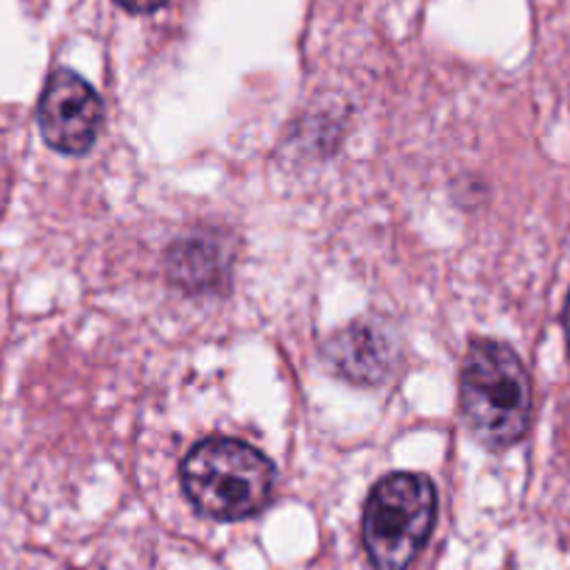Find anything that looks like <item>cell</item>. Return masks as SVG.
Here are the masks:
<instances>
[{
    "label": "cell",
    "mask_w": 570,
    "mask_h": 570,
    "mask_svg": "<svg viewBox=\"0 0 570 570\" xmlns=\"http://www.w3.org/2000/svg\"><path fill=\"white\" fill-rule=\"evenodd\" d=\"M562 325H564V342H568V353H570V294H568V303H564Z\"/></svg>",
    "instance_id": "obj_8"
},
{
    "label": "cell",
    "mask_w": 570,
    "mask_h": 570,
    "mask_svg": "<svg viewBox=\"0 0 570 570\" xmlns=\"http://www.w3.org/2000/svg\"><path fill=\"white\" fill-rule=\"evenodd\" d=\"M436 523V490L416 473H392L372 487L364 509V548L377 570H405Z\"/></svg>",
    "instance_id": "obj_3"
},
{
    "label": "cell",
    "mask_w": 570,
    "mask_h": 570,
    "mask_svg": "<svg viewBox=\"0 0 570 570\" xmlns=\"http://www.w3.org/2000/svg\"><path fill=\"white\" fill-rule=\"evenodd\" d=\"M42 140L62 155H85L92 149L104 124L98 92L68 68L53 70L37 109Z\"/></svg>",
    "instance_id": "obj_4"
},
{
    "label": "cell",
    "mask_w": 570,
    "mask_h": 570,
    "mask_svg": "<svg viewBox=\"0 0 570 570\" xmlns=\"http://www.w3.org/2000/svg\"><path fill=\"white\" fill-rule=\"evenodd\" d=\"M459 405L481 445L501 451L529 434L531 377L512 347L492 338L470 344L462 364Z\"/></svg>",
    "instance_id": "obj_1"
},
{
    "label": "cell",
    "mask_w": 570,
    "mask_h": 570,
    "mask_svg": "<svg viewBox=\"0 0 570 570\" xmlns=\"http://www.w3.org/2000/svg\"><path fill=\"white\" fill-rule=\"evenodd\" d=\"M183 487L196 512L233 523L266 507L274 464L240 440H205L185 456Z\"/></svg>",
    "instance_id": "obj_2"
},
{
    "label": "cell",
    "mask_w": 570,
    "mask_h": 570,
    "mask_svg": "<svg viewBox=\"0 0 570 570\" xmlns=\"http://www.w3.org/2000/svg\"><path fill=\"white\" fill-rule=\"evenodd\" d=\"M229 261L216 238L194 235L168 252V277L185 292H216L227 277Z\"/></svg>",
    "instance_id": "obj_6"
},
{
    "label": "cell",
    "mask_w": 570,
    "mask_h": 570,
    "mask_svg": "<svg viewBox=\"0 0 570 570\" xmlns=\"http://www.w3.org/2000/svg\"><path fill=\"white\" fill-rule=\"evenodd\" d=\"M118 7H124L126 12L131 14H149V12H157V9H163L168 3V0H115Z\"/></svg>",
    "instance_id": "obj_7"
},
{
    "label": "cell",
    "mask_w": 570,
    "mask_h": 570,
    "mask_svg": "<svg viewBox=\"0 0 570 570\" xmlns=\"http://www.w3.org/2000/svg\"><path fill=\"white\" fill-rule=\"evenodd\" d=\"M325 361L347 381L358 386H375L392 375L397 342L377 322H355L327 338Z\"/></svg>",
    "instance_id": "obj_5"
}]
</instances>
